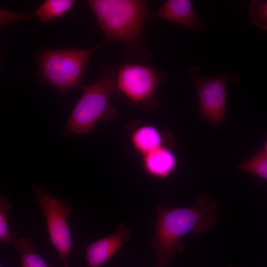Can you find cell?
Instances as JSON below:
<instances>
[{
	"mask_svg": "<svg viewBox=\"0 0 267 267\" xmlns=\"http://www.w3.org/2000/svg\"><path fill=\"white\" fill-rule=\"evenodd\" d=\"M250 18L264 31H267V0H254L250 4Z\"/></svg>",
	"mask_w": 267,
	"mask_h": 267,
	"instance_id": "obj_16",
	"label": "cell"
},
{
	"mask_svg": "<svg viewBox=\"0 0 267 267\" xmlns=\"http://www.w3.org/2000/svg\"><path fill=\"white\" fill-rule=\"evenodd\" d=\"M163 78V74L152 66L125 64L116 76V92L122 93L146 110H153L158 102L155 93Z\"/></svg>",
	"mask_w": 267,
	"mask_h": 267,
	"instance_id": "obj_5",
	"label": "cell"
},
{
	"mask_svg": "<svg viewBox=\"0 0 267 267\" xmlns=\"http://www.w3.org/2000/svg\"><path fill=\"white\" fill-rule=\"evenodd\" d=\"M79 87L83 92L64 129L67 136L89 134L96 122L112 120L116 115L115 108L109 104L110 97L116 90V75L113 69L102 67L96 82Z\"/></svg>",
	"mask_w": 267,
	"mask_h": 267,
	"instance_id": "obj_3",
	"label": "cell"
},
{
	"mask_svg": "<svg viewBox=\"0 0 267 267\" xmlns=\"http://www.w3.org/2000/svg\"><path fill=\"white\" fill-rule=\"evenodd\" d=\"M197 204L189 208L157 207L156 223L150 246L155 267H166L169 261L183 250L180 239L190 231L202 233L212 229L217 220V202L204 194L196 197Z\"/></svg>",
	"mask_w": 267,
	"mask_h": 267,
	"instance_id": "obj_1",
	"label": "cell"
},
{
	"mask_svg": "<svg viewBox=\"0 0 267 267\" xmlns=\"http://www.w3.org/2000/svg\"><path fill=\"white\" fill-rule=\"evenodd\" d=\"M0 267H2V266H0Z\"/></svg>",
	"mask_w": 267,
	"mask_h": 267,
	"instance_id": "obj_18",
	"label": "cell"
},
{
	"mask_svg": "<svg viewBox=\"0 0 267 267\" xmlns=\"http://www.w3.org/2000/svg\"><path fill=\"white\" fill-rule=\"evenodd\" d=\"M263 151L267 155V141L266 142Z\"/></svg>",
	"mask_w": 267,
	"mask_h": 267,
	"instance_id": "obj_17",
	"label": "cell"
},
{
	"mask_svg": "<svg viewBox=\"0 0 267 267\" xmlns=\"http://www.w3.org/2000/svg\"><path fill=\"white\" fill-rule=\"evenodd\" d=\"M74 0H46L36 9L34 15L42 23H46L53 19L63 17L73 6Z\"/></svg>",
	"mask_w": 267,
	"mask_h": 267,
	"instance_id": "obj_12",
	"label": "cell"
},
{
	"mask_svg": "<svg viewBox=\"0 0 267 267\" xmlns=\"http://www.w3.org/2000/svg\"><path fill=\"white\" fill-rule=\"evenodd\" d=\"M131 141L134 149L144 156L165 144L173 145L174 139L169 133L161 132L151 125H144L133 130Z\"/></svg>",
	"mask_w": 267,
	"mask_h": 267,
	"instance_id": "obj_9",
	"label": "cell"
},
{
	"mask_svg": "<svg viewBox=\"0 0 267 267\" xmlns=\"http://www.w3.org/2000/svg\"><path fill=\"white\" fill-rule=\"evenodd\" d=\"M11 209V205L4 196L0 198V242L8 244L16 240V235L9 230L6 214Z\"/></svg>",
	"mask_w": 267,
	"mask_h": 267,
	"instance_id": "obj_15",
	"label": "cell"
},
{
	"mask_svg": "<svg viewBox=\"0 0 267 267\" xmlns=\"http://www.w3.org/2000/svg\"><path fill=\"white\" fill-rule=\"evenodd\" d=\"M32 190L36 202L41 207L42 214L46 221L50 241L64 267H68L72 239L67 219L71 208L65 200L52 196L41 187L34 185Z\"/></svg>",
	"mask_w": 267,
	"mask_h": 267,
	"instance_id": "obj_6",
	"label": "cell"
},
{
	"mask_svg": "<svg viewBox=\"0 0 267 267\" xmlns=\"http://www.w3.org/2000/svg\"><path fill=\"white\" fill-rule=\"evenodd\" d=\"M149 17L172 21L189 28L201 26L195 15L191 1L189 0H168Z\"/></svg>",
	"mask_w": 267,
	"mask_h": 267,
	"instance_id": "obj_10",
	"label": "cell"
},
{
	"mask_svg": "<svg viewBox=\"0 0 267 267\" xmlns=\"http://www.w3.org/2000/svg\"><path fill=\"white\" fill-rule=\"evenodd\" d=\"M19 251L21 267H49L43 258L34 250L32 240L28 237H21L14 242Z\"/></svg>",
	"mask_w": 267,
	"mask_h": 267,
	"instance_id": "obj_13",
	"label": "cell"
},
{
	"mask_svg": "<svg viewBox=\"0 0 267 267\" xmlns=\"http://www.w3.org/2000/svg\"><path fill=\"white\" fill-rule=\"evenodd\" d=\"M97 24L106 42H119L133 46L142 38L148 16L146 1L140 0H89Z\"/></svg>",
	"mask_w": 267,
	"mask_h": 267,
	"instance_id": "obj_2",
	"label": "cell"
},
{
	"mask_svg": "<svg viewBox=\"0 0 267 267\" xmlns=\"http://www.w3.org/2000/svg\"><path fill=\"white\" fill-rule=\"evenodd\" d=\"M131 233L126 225L121 223L113 233L89 244L86 249L88 267H99L106 262L124 245Z\"/></svg>",
	"mask_w": 267,
	"mask_h": 267,
	"instance_id": "obj_8",
	"label": "cell"
},
{
	"mask_svg": "<svg viewBox=\"0 0 267 267\" xmlns=\"http://www.w3.org/2000/svg\"><path fill=\"white\" fill-rule=\"evenodd\" d=\"M105 43L89 49H45L37 54L38 75L64 94L81 86V79L91 54Z\"/></svg>",
	"mask_w": 267,
	"mask_h": 267,
	"instance_id": "obj_4",
	"label": "cell"
},
{
	"mask_svg": "<svg viewBox=\"0 0 267 267\" xmlns=\"http://www.w3.org/2000/svg\"><path fill=\"white\" fill-rule=\"evenodd\" d=\"M171 144H165L143 156L142 167L148 175L165 179L175 170L177 164Z\"/></svg>",
	"mask_w": 267,
	"mask_h": 267,
	"instance_id": "obj_11",
	"label": "cell"
},
{
	"mask_svg": "<svg viewBox=\"0 0 267 267\" xmlns=\"http://www.w3.org/2000/svg\"></svg>",
	"mask_w": 267,
	"mask_h": 267,
	"instance_id": "obj_19",
	"label": "cell"
},
{
	"mask_svg": "<svg viewBox=\"0 0 267 267\" xmlns=\"http://www.w3.org/2000/svg\"><path fill=\"white\" fill-rule=\"evenodd\" d=\"M237 168L252 176L267 179V155L263 151L258 152L239 165Z\"/></svg>",
	"mask_w": 267,
	"mask_h": 267,
	"instance_id": "obj_14",
	"label": "cell"
},
{
	"mask_svg": "<svg viewBox=\"0 0 267 267\" xmlns=\"http://www.w3.org/2000/svg\"><path fill=\"white\" fill-rule=\"evenodd\" d=\"M227 77L225 75L210 79L194 78L201 115L214 125L220 124L225 113Z\"/></svg>",
	"mask_w": 267,
	"mask_h": 267,
	"instance_id": "obj_7",
	"label": "cell"
}]
</instances>
